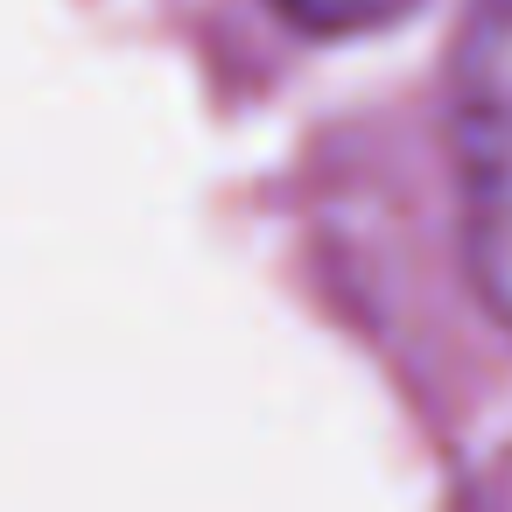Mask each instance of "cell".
Here are the masks:
<instances>
[{
    "label": "cell",
    "mask_w": 512,
    "mask_h": 512,
    "mask_svg": "<svg viewBox=\"0 0 512 512\" xmlns=\"http://www.w3.org/2000/svg\"><path fill=\"white\" fill-rule=\"evenodd\" d=\"M449 155L470 281L512 330V0H477L463 22L449 64Z\"/></svg>",
    "instance_id": "6da1fadb"
},
{
    "label": "cell",
    "mask_w": 512,
    "mask_h": 512,
    "mask_svg": "<svg viewBox=\"0 0 512 512\" xmlns=\"http://www.w3.org/2000/svg\"><path fill=\"white\" fill-rule=\"evenodd\" d=\"M274 8L309 36H358V29H386L414 0H274Z\"/></svg>",
    "instance_id": "7a4b0ae2"
}]
</instances>
